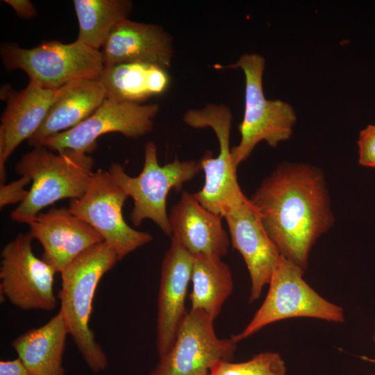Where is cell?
<instances>
[{
    "label": "cell",
    "instance_id": "1",
    "mask_svg": "<svg viewBox=\"0 0 375 375\" xmlns=\"http://www.w3.org/2000/svg\"><path fill=\"white\" fill-rule=\"evenodd\" d=\"M249 201L281 255L305 271L313 244L334 221L322 172L283 163Z\"/></svg>",
    "mask_w": 375,
    "mask_h": 375
},
{
    "label": "cell",
    "instance_id": "2",
    "mask_svg": "<svg viewBox=\"0 0 375 375\" xmlns=\"http://www.w3.org/2000/svg\"><path fill=\"white\" fill-rule=\"evenodd\" d=\"M117 261L115 252L102 242L81 253L60 272L59 311L85 362L95 374L108 367V360L90 328L92 302L100 280Z\"/></svg>",
    "mask_w": 375,
    "mask_h": 375
},
{
    "label": "cell",
    "instance_id": "3",
    "mask_svg": "<svg viewBox=\"0 0 375 375\" xmlns=\"http://www.w3.org/2000/svg\"><path fill=\"white\" fill-rule=\"evenodd\" d=\"M94 159L85 152L65 149L51 151L38 146L22 156L15 166L28 178L31 189L10 213L12 221L28 224L44 208L64 199H76L85 192L94 174Z\"/></svg>",
    "mask_w": 375,
    "mask_h": 375
},
{
    "label": "cell",
    "instance_id": "4",
    "mask_svg": "<svg viewBox=\"0 0 375 375\" xmlns=\"http://www.w3.org/2000/svg\"><path fill=\"white\" fill-rule=\"evenodd\" d=\"M265 67V59L257 53H244L236 62L224 67L240 69L245 78L244 112L239 125L241 139L231 148L236 169L261 141L276 148L290 139L297 121L295 110L289 103L265 97L262 87Z\"/></svg>",
    "mask_w": 375,
    "mask_h": 375
},
{
    "label": "cell",
    "instance_id": "5",
    "mask_svg": "<svg viewBox=\"0 0 375 375\" xmlns=\"http://www.w3.org/2000/svg\"><path fill=\"white\" fill-rule=\"evenodd\" d=\"M199 162L180 161L160 165L157 148L153 141L144 147V162L142 172L137 176L126 174L118 163H112L108 171L112 181L132 197L134 207L130 219L132 224L139 226L149 219L155 222L167 235H172L167 213V197L172 189L179 192L183 184L191 181L200 171Z\"/></svg>",
    "mask_w": 375,
    "mask_h": 375
},
{
    "label": "cell",
    "instance_id": "6",
    "mask_svg": "<svg viewBox=\"0 0 375 375\" xmlns=\"http://www.w3.org/2000/svg\"><path fill=\"white\" fill-rule=\"evenodd\" d=\"M0 54L6 70L22 69L29 81L48 90H58L75 80L98 79L103 69L100 51L76 40L45 41L31 49L6 42Z\"/></svg>",
    "mask_w": 375,
    "mask_h": 375
},
{
    "label": "cell",
    "instance_id": "7",
    "mask_svg": "<svg viewBox=\"0 0 375 375\" xmlns=\"http://www.w3.org/2000/svg\"><path fill=\"white\" fill-rule=\"evenodd\" d=\"M304 272L281 255L261 306L244 330L231 338L239 342L270 324L290 318L308 317L343 323L344 309L313 290L303 279Z\"/></svg>",
    "mask_w": 375,
    "mask_h": 375
},
{
    "label": "cell",
    "instance_id": "8",
    "mask_svg": "<svg viewBox=\"0 0 375 375\" xmlns=\"http://www.w3.org/2000/svg\"><path fill=\"white\" fill-rule=\"evenodd\" d=\"M183 121L194 128L210 127L217 136L219 153L213 158L212 153L207 151L199 161L204 172L205 183L201 190L194 194L206 209L224 217L232 206L245 197L231 158V110L225 104L208 103L203 108L187 110Z\"/></svg>",
    "mask_w": 375,
    "mask_h": 375
},
{
    "label": "cell",
    "instance_id": "9",
    "mask_svg": "<svg viewBox=\"0 0 375 375\" xmlns=\"http://www.w3.org/2000/svg\"><path fill=\"white\" fill-rule=\"evenodd\" d=\"M128 196L112 180L108 172H94L84 194L71 199L69 208L90 225L115 252L118 260L150 242L152 235L131 227L122 208Z\"/></svg>",
    "mask_w": 375,
    "mask_h": 375
},
{
    "label": "cell",
    "instance_id": "10",
    "mask_svg": "<svg viewBox=\"0 0 375 375\" xmlns=\"http://www.w3.org/2000/svg\"><path fill=\"white\" fill-rule=\"evenodd\" d=\"M29 233H19L1 253L0 292L23 310L51 311L56 306L53 291L56 270L33 251Z\"/></svg>",
    "mask_w": 375,
    "mask_h": 375
},
{
    "label": "cell",
    "instance_id": "11",
    "mask_svg": "<svg viewBox=\"0 0 375 375\" xmlns=\"http://www.w3.org/2000/svg\"><path fill=\"white\" fill-rule=\"evenodd\" d=\"M213 322L203 311L190 309L172 347L149 375H209L218 363L231 361L238 342L219 338Z\"/></svg>",
    "mask_w": 375,
    "mask_h": 375
},
{
    "label": "cell",
    "instance_id": "12",
    "mask_svg": "<svg viewBox=\"0 0 375 375\" xmlns=\"http://www.w3.org/2000/svg\"><path fill=\"white\" fill-rule=\"evenodd\" d=\"M159 109L158 103L142 104L106 99L81 124L43 139L35 147H45L56 151L69 149L90 154L96 149L97 139L106 133H119L126 138H137L150 133Z\"/></svg>",
    "mask_w": 375,
    "mask_h": 375
},
{
    "label": "cell",
    "instance_id": "13",
    "mask_svg": "<svg viewBox=\"0 0 375 375\" xmlns=\"http://www.w3.org/2000/svg\"><path fill=\"white\" fill-rule=\"evenodd\" d=\"M233 247L242 256L251 278L250 303L258 299L269 283L281 253L246 197L224 215Z\"/></svg>",
    "mask_w": 375,
    "mask_h": 375
},
{
    "label": "cell",
    "instance_id": "14",
    "mask_svg": "<svg viewBox=\"0 0 375 375\" xmlns=\"http://www.w3.org/2000/svg\"><path fill=\"white\" fill-rule=\"evenodd\" d=\"M28 225L30 235L44 249L42 259L59 273L85 250L103 242L97 231L66 207L41 212Z\"/></svg>",
    "mask_w": 375,
    "mask_h": 375
},
{
    "label": "cell",
    "instance_id": "15",
    "mask_svg": "<svg viewBox=\"0 0 375 375\" xmlns=\"http://www.w3.org/2000/svg\"><path fill=\"white\" fill-rule=\"evenodd\" d=\"M193 256L174 237L162 262L158 297L156 348L162 357L172 347L188 312L185 298Z\"/></svg>",
    "mask_w": 375,
    "mask_h": 375
},
{
    "label": "cell",
    "instance_id": "16",
    "mask_svg": "<svg viewBox=\"0 0 375 375\" xmlns=\"http://www.w3.org/2000/svg\"><path fill=\"white\" fill-rule=\"evenodd\" d=\"M57 90L44 89L29 81L20 91L4 85L1 98L6 107L0 124V183L6 181V163L13 151L38 130L53 101Z\"/></svg>",
    "mask_w": 375,
    "mask_h": 375
},
{
    "label": "cell",
    "instance_id": "17",
    "mask_svg": "<svg viewBox=\"0 0 375 375\" xmlns=\"http://www.w3.org/2000/svg\"><path fill=\"white\" fill-rule=\"evenodd\" d=\"M169 222L175 238L194 258L222 259L229 247L223 217L206 209L194 194L183 191L172 208Z\"/></svg>",
    "mask_w": 375,
    "mask_h": 375
},
{
    "label": "cell",
    "instance_id": "18",
    "mask_svg": "<svg viewBox=\"0 0 375 375\" xmlns=\"http://www.w3.org/2000/svg\"><path fill=\"white\" fill-rule=\"evenodd\" d=\"M100 52L103 67L138 62L169 69L174 57L173 38L160 25L127 19L113 28Z\"/></svg>",
    "mask_w": 375,
    "mask_h": 375
},
{
    "label": "cell",
    "instance_id": "19",
    "mask_svg": "<svg viewBox=\"0 0 375 375\" xmlns=\"http://www.w3.org/2000/svg\"><path fill=\"white\" fill-rule=\"evenodd\" d=\"M106 92L98 79H78L57 90L38 130L28 140L35 147L44 138L72 128L89 117L105 101Z\"/></svg>",
    "mask_w": 375,
    "mask_h": 375
},
{
    "label": "cell",
    "instance_id": "20",
    "mask_svg": "<svg viewBox=\"0 0 375 375\" xmlns=\"http://www.w3.org/2000/svg\"><path fill=\"white\" fill-rule=\"evenodd\" d=\"M69 331L62 313L23 333L11 343L32 375H65L62 358Z\"/></svg>",
    "mask_w": 375,
    "mask_h": 375
},
{
    "label": "cell",
    "instance_id": "21",
    "mask_svg": "<svg viewBox=\"0 0 375 375\" xmlns=\"http://www.w3.org/2000/svg\"><path fill=\"white\" fill-rule=\"evenodd\" d=\"M98 80L106 99L136 103L164 93L171 82L168 69L138 62L103 67Z\"/></svg>",
    "mask_w": 375,
    "mask_h": 375
},
{
    "label": "cell",
    "instance_id": "22",
    "mask_svg": "<svg viewBox=\"0 0 375 375\" xmlns=\"http://www.w3.org/2000/svg\"><path fill=\"white\" fill-rule=\"evenodd\" d=\"M191 281V309L201 310L215 320L233 290L229 266L222 259L194 258Z\"/></svg>",
    "mask_w": 375,
    "mask_h": 375
},
{
    "label": "cell",
    "instance_id": "23",
    "mask_svg": "<svg viewBox=\"0 0 375 375\" xmlns=\"http://www.w3.org/2000/svg\"><path fill=\"white\" fill-rule=\"evenodd\" d=\"M73 4L79 26L76 41L97 51L133 9L130 0H74Z\"/></svg>",
    "mask_w": 375,
    "mask_h": 375
},
{
    "label": "cell",
    "instance_id": "24",
    "mask_svg": "<svg viewBox=\"0 0 375 375\" xmlns=\"http://www.w3.org/2000/svg\"><path fill=\"white\" fill-rule=\"evenodd\" d=\"M286 366L276 352H262L238 363L224 361L212 369L211 375H285Z\"/></svg>",
    "mask_w": 375,
    "mask_h": 375
},
{
    "label": "cell",
    "instance_id": "25",
    "mask_svg": "<svg viewBox=\"0 0 375 375\" xmlns=\"http://www.w3.org/2000/svg\"><path fill=\"white\" fill-rule=\"evenodd\" d=\"M358 145L359 163L375 167V124H369L360 131Z\"/></svg>",
    "mask_w": 375,
    "mask_h": 375
},
{
    "label": "cell",
    "instance_id": "26",
    "mask_svg": "<svg viewBox=\"0 0 375 375\" xmlns=\"http://www.w3.org/2000/svg\"><path fill=\"white\" fill-rule=\"evenodd\" d=\"M31 183V181L24 176H20L16 181L8 184H2L0 186V208L8 205L22 203L26 197L28 190L25 187Z\"/></svg>",
    "mask_w": 375,
    "mask_h": 375
},
{
    "label": "cell",
    "instance_id": "27",
    "mask_svg": "<svg viewBox=\"0 0 375 375\" xmlns=\"http://www.w3.org/2000/svg\"><path fill=\"white\" fill-rule=\"evenodd\" d=\"M0 375H32L24 362L18 357L11 360L0 361Z\"/></svg>",
    "mask_w": 375,
    "mask_h": 375
},
{
    "label": "cell",
    "instance_id": "28",
    "mask_svg": "<svg viewBox=\"0 0 375 375\" xmlns=\"http://www.w3.org/2000/svg\"><path fill=\"white\" fill-rule=\"evenodd\" d=\"M3 1L10 6L16 14L22 18H33L37 14L35 6L28 0H5Z\"/></svg>",
    "mask_w": 375,
    "mask_h": 375
},
{
    "label": "cell",
    "instance_id": "29",
    "mask_svg": "<svg viewBox=\"0 0 375 375\" xmlns=\"http://www.w3.org/2000/svg\"><path fill=\"white\" fill-rule=\"evenodd\" d=\"M372 340H373V342L375 343V325H374V331H373V334H372Z\"/></svg>",
    "mask_w": 375,
    "mask_h": 375
},
{
    "label": "cell",
    "instance_id": "30",
    "mask_svg": "<svg viewBox=\"0 0 375 375\" xmlns=\"http://www.w3.org/2000/svg\"><path fill=\"white\" fill-rule=\"evenodd\" d=\"M209 375H211V374H209Z\"/></svg>",
    "mask_w": 375,
    "mask_h": 375
}]
</instances>
